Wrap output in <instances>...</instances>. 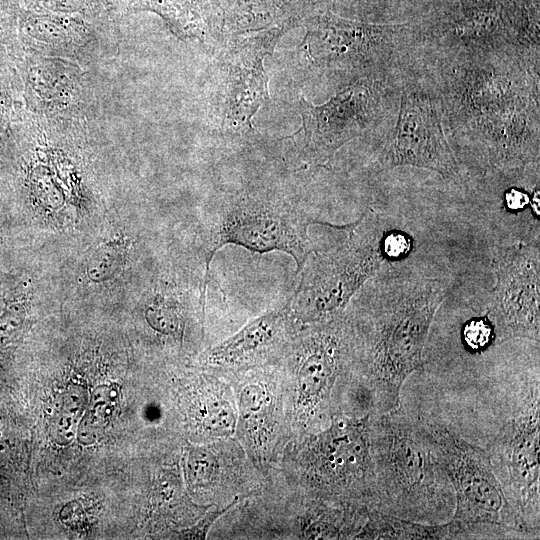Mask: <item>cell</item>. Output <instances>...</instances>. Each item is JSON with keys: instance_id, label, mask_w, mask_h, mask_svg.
I'll use <instances>...</instances> for the list:
<instances>
[{"instance_id": "obj_17", "label": "cell", "mask_w": 540, "mask_h": 540, "mask_svg": "<svg viewBox=\"0 0 540 540\" xmlns=\"http://www.w3.org/2000/svg\"><path fill=\"white\" fill-rule=\"evenodd\" d=\"M127 250V244L121 240L101 244L87 261L89 278L94 282L111 279L123 266Z\"/></svg>"}, {"instance_id": "obj_13", "label": "cell", "mask_w": 540, "mask_h": 540, "mask_svg": "<svg viewBox=\"0 0 540 540\" xmlns=\"http://www.w3.org/2000/svg\"><path fill=\"white\" fill-rule=\"evenodd\" d=\"M276 36L250 37L235 44L225 59L226 121L231 127H246L268 99L263 59L275 45Z\"/></svg>"}, {"instance_id": "obj_10", "label": "cell", "mask_w": 540, "mask_h": 540, "mask_svg": "<svg viewBox=\"0 0 540 540\" xmlns=\"http://www.w3.org/2000/svg\"><path fill=\"white\" fill-rule=\"evenodd\" d=\"M395 86L357 81L321 105H313L302 97V127L295 135L296 159L305 166H323L344 144L384 120L387 93Z\"/></svg>"}, {"instance_id": "obj_3", "label": "cell", "mask_w": 540, "mask_h": 540, "mask_svg": "<svg viewBox=\"0 0 540 540\" xmlns=\"http://www.w3.org/2000/svg\"><path fill=\"white\" fill-rule=\"evenodd\" d=\"M374 510L405 520L440 524L452 518L455 498L422 419L401 405L371 416Z\"/></svg>"}, {"instance_id": "obj_1", "label": "cell", "mask_w": 540, "mask_h": 540, "mask_svg": "<svg viewBox=\"0 0 540 540\" xmlns=\"http://www.w3.org/2000/svg\"><path fill=\"white\" fill-rule=\"evenodd\" d=\"M429 72L462 154L485 171L539 164V51L434 59Z\"/></svg>"}, {"instance_id": "obj_9", "label": "cell", "mask_w": 540, "mask_h": 540, "mask_svg": "<svg viewBox=\"0 0 540 540\" xmlns=\"http://www.w3.org/2000/svg\"><path fill=\"white\" fill-rule=\"evenodd\" d=\"M539 378L524 382L510 416L488 446L503 490L527 525L540 532Z\"/></svg>"}, {"instance_id": "obj_21", "label": "cell", "mask_w": 540, "mask_h": 540, "mask_svg": "<svg viewBox=\"0 0 540 540\" xmlns=\"http://www.w3.org/2000/svg\"><path fill=\"white\" fill-rule=\"evenodd\" d=\"M465 342L474 350H480L491 342L496 343L494 329L487 318L473 320L464 330Z\"/></svg>"}, {"instance_id": "obj_8", "label": "cell", "mask_w": 540, "mask_h": 540, "mask_svg": "<svg viewBox=\"0 0 540 540\" xmlns=\"http://www.w3.org/2000/svg\"><path fill=\"white\" fill-rule=\"evenodd\" d=\"M399 88L398 115L382 141L378 168L412 166L457 178L460 167L445 135L441 102L430 75L420 66L406 74Z\"/></svg>"}, {"instance_id": "obj_19", "label": "cell", "mask_w": 540, "mask_h": 540, "mask_svg": "<svg viewBox=\"0 0 540 540\" xmlns=\"http://www.w3.org/2000/svg\"><path fill=\"white\" fill-rule=\"evenodd\" d=\"M27 303L21 297H11L0 314V353L12 346L26 324Z\"/></svg>"}, {"instance_id": "obj_18", "label": "cell", "mask_w": 540, "mask_h": 540, "mask_svg": "<svg viewBox=\"0 0 540 540\" xmlns=\"http://www.w3.org/2000/svg\"><path fill=\"white\" fill-rule=\"evenodd\" d=\"M98 390L94 393V400L80 428L79 438L83 439V443L95 441V435L106 426L112 410L116 407L117 390H108L104 386Z\"/></svg>"}, {"instance_id": "obj_22", "label": "cell", "mask_w": 540, "mask_h": 540, "mask_svg": "<svg viewBox=\"0 0 540 540\" xmlns=\"http://www.w3.org/2000/svg\"><path fill=\"white\" fill-rule=\"evenodd\" d=\"M239 500H240L239 498H236L225 508L213 509L209 511L196 525H194L192 528L182 533L183 538H187V539L206 538V535L208 531L210 530L211 526L214 524V522L219 517H221L225 512L231 509L237 502H239Z\"/></svg>"}, {"instance_id": "obj_20", "label": "cell", "mask_w": 540, "mask_h": 540, "mask_svg": "<svg viewBox=\"0 0 540 540\" xmlns=\"http://www.w3.org/2000/svg\"><path fill=\"white\" fill-rule=\"evenodd\" d=\"M216 460L207 450H195L188 461L189 477L196 485H205L211 481L216 472Z\"/></svg>"}, {"instance_id": "obj_15", "label": "cell", "mask_w": 540, "mask_h": 540, "mask_svg": "<svg viewBox=\"0 0 540 540\" xmlns=\"http://www.w3.org/2000/svg\"><path fill=\"white\" fill-rule=\"evenodd\" d=\"M366 539H457L453 523L424 524L370 510L362 531Z\"/></svg>"}, {"instance_id": "obj_14", "label": "cell", "mask_w": 540, "mask_h": 540, "mask_svg": "<svg viewBox=\"0 0 540 540\" xmlns=\"http://www.w3.org/2000/svg\"><path fill=\"white\" fill-rule=\"evenodd\" d=\"M295 321L287 302L213 346L206 355L207 362L213 366H230L270 356L284 346Z\"/></svg>"}, {"instance_id": "obj_6", "label": "cell", "mask_w": 540, "mask_h": 540, "mask_svg": "<svg viewBox=\"0 0 540 540\" xmlns=\"http://www.w3.org/2000/svg\"><path fill=\"white\" fill-rule=\"evenodd\" d=\"M315 222L296 201L272 192H244L224 199L207 215L201 253L205 276L215 253L236 245L257 253L281 251L302 268L315 249L308 229Z\"/></svg>"}, {"instance_id": "obj_7", "label": "cell", "mask_w": 540, "mask_h": 540, "mask_svg": "<svg viewBox=\"0 0 540 540\" xmlns=\"http://www.w3.org/2000/svg\"><path fill=\"white\" fill-rule=\"evenodd\" d=\"M302 49L322 72L399 85L422 61V40L403 26L324 23L311 30Z\"/></svg>"}, {"instance_id": "obj_12", "label": "cell", "mask_w": 540, "mask_h": 540, "mask_svg": "<svg viewBox=\"0 0 540 540\" xmlns=\"http://www.w3.org/2000/svg\"><path fill=\"white\" fill-rule=\"evenodd\" d=\"M539 242L518 241L499 249L493 259L496 277L486 318L496 342L524 338L539 343Z\"/></svg>"}, {"instance_id": "obj_16", "label": "cell", "mask_w": 540, "mask_h": 540, "mask_svg": "<svg viewBox=\"0 0 540 540\" xmlns=\"http://www.w3.org/2000/svg\"><path fill=\"white\" fill-rule=\"evenodd\" d=\"M184 299L171 290H155L145 305V319L155 332L165 336H177L186 322Z\"/></svg>"}, {"instance_id": "obj_5", "label": "cell", "mask_w": 540, "mask_h": 540, "mask_svg": "<svg viewBox=\"0 0 540 540\" xmlns=\"http://www.w3.org/2000/svg\"><path fill=\"white\" fill-rule=\"evenodd\" d=\"M344 228L347 237L341 246L315 248L300 269L288 300L296 322H320L343 312L363 284L389 262L384 248L388 231L378 215L365 212Z\"/></svg>"}, {"instance_id": "obj_4", "label": "cell", "mask_w": 540, "mask_h": 540, "mask_svg": "<svg viewBox=\"0 0 540 540\" xmlns=\"http://www.w3.org/2000/svg\"><path fill=\"white\" fill-rule=\"evenodd\" d=\"M422 422L453 489L450 520L459 539L539 538L508 500L487 449L466 441L442 421Z\"/></svg>"}, {"instance_id": "obj_23", "label": "cell", "mask_w": 540, "mask_h": 540, "mask_svg": "<svg viewBox=\"0 0 540 540\" xmlns=\"http://www.w3.org/2000/svg\"><path fill=\"white\" fill-rule=\"evenodd\" d=\"M1 427H2V416H1V414H0V439H1V435H2ZM0 441H1V440H0Z\"/></svg>"}, {"instance_id": "obj_11", "label": "cell", "mask_w": 540, "mask_h": 540, "mask_svg": "<svg viewBox=\"0 0 540 540\" xmlns=\"http://www.w3.org/2000/svg\"><path fill=\"white\" fill-rule=\"evenodd\" d=\"M371 416L334 415L329 426L309 444L306 464L313 483L329 496L374 510Z\"/></svg>"}, {"instance_id": "obj_2", "label": "cell", "mask_w": 540, "mask_h": 540, "mask_svg": "<svg viewBox=\"0 0 540 540\" xmlns=\"http://www.w3.org/2000/svg\"><path fill=\"white\" fill-rule=\"evenodd\" d=\"M449 286L448 274L424 262H387L345 308L352 368L363 377L372 415L398 408L404 382L423 369L429 330Z\"/></svg>"}]
</instances>
